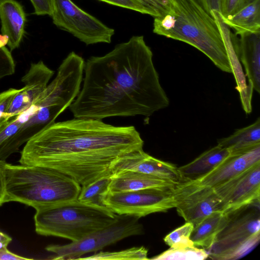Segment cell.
<instances>
[{
    "label": "cell",
    "instance_id": "cell-18",
    "mask_svg": "<svg viewBox=\"0 0 260 260\" xmlns=\"http://www.w3.org/2000/svg\"><path fill=\"white\" fill-rule=\"evenodd\" d=\"M111 177V181L108 191L111 192L134 191L151 188L172 189L177 184L152 175L132 171H119L112 174Z\"/></svg>",
    "mask_w": 260,
    "mask_h": 260
},
{
    "label": "cell",
    "instance_id": "cell-20",
    "mask_svg": "<svg viewBox=\"0 0 260 260\" xmlns=\"http://www.w3.org/2000/svg\"><path fill=\"white\" fill-rule=\"evenodd\" d=\"M228 219V214L215 212L194 226L190 235L194 246L208 250L218 234L226 224Z\"/></svg>",
    "mask_w": 260,
    "mask_h": 260
},
{
    "label": "cell",
    "instance_id": "cell-36",
    "mask_svg": "<svg viewBox=\"0 0 260 260\" xmlns=\"http://www.w3.org/2000/svg\"><path fill=\"white\" fill-rule=\"evenodd\" d=\"M11 241L12 238L10 236L0 231V248L7 246Z\"/></svg>",
    "mask_w": 260,
    "mask_h": 260
},
{
    "label": "cell",
    "instance_id": "cell-2",
    "mask_svg": "<svg viewBox=\"0 0 260 260\" xmlns=\"http://www.w3.org/2000/svg\"><path fill=\"white\" fill-rule=\"evenodd\" d=\"M143 145L134 126L74 118L54 122L35 134L26 143L19 161L55 169L83 186L111 175L119 159Z\"/></svg>",
    "mask_w": 260,
    "mask_h": 260
},
{
    "label": "cell",
    "instance_id": "cell-26",
    "mask_svg": "<svg viewBox=\"0 0 260 260\" xmlns=\"http://www.w3.org/2000/svg\"><path fill=\"white\" fill-rule=\"evenodd\" d=\"M193 229L192 223L186 222L184 224L167 235L164 238V241L170 248L193 246L190 240Z\"/></svg>",
    "mask_w": 260,
    "mask_h": 260
},
{
    "label": "cell",
    "instance_id": "cell-27",
    "mask_svg": "<svg viewBox=\"0 0 260 260\" xmlns=\"http://www.w3.org/2000/svg\"><path fill=\"white\" fill-rule=\"evenodd\" d=\"M141 4L149 15L154 18L164 16L169 11L171 0H136Z\"/></svg>",
    "mask_w": 260,
    "mask_h": 260
},
{
    "label": "cell",
    "instance_id": "cell-11",
    "mask_svg": "<svg viewBox=\"0 0 260 260\" xmlns=\"http://www.w3.org/2000/svg\"><path fill=\"white\" fill-rule=\"evenodd\" d=\"M213 188L225 213L259 203L260 162Z\"/></svg>",
    "mask_w": 260,
    "mask_h": 260
},
{
    "label": "cell",
    "instance_id": "cell-13",
    "mask_svg": "<svg viewBox=\"0 0 260 260\" xmlns=\"http://www.w3.org/2000/svg\"><path fill=\"white\" fill-rule=\"evenodd\" d=\"M54 73L42 60L31 63L28 72L21 79L24 86L11 102L7 111L8 118L30 106L45 89Z\"/></svg>",
    "mask_w": 260,
    "mask_h": 260
},
{
    "label": "cell",
    "instance_id": "cell-32",
    "mask_svg": "<svg viewBox=\"0 0 260 260\" xmlns=\"http://www.w3.org/2000/svg\"><path fill=\"white\" fill-rule=\"evenodd\" d=\"M37 15H48L51 16L52 11L51 0H30Z\"/></svg>",
    "mask_w": 260,
    "mask_h": 260
},
{
    "label": "cell",
    "instance_id": "cell-14",
    "mask_svg": "<svg viewBox=\"0 0 260 260\" xmlns=\"http://www.w3.org/2000/svg\"><path fill=\"white\" fill-rule=\"evenodd\" d=\"M260 162V145L244 153L231 154L206 174L194 179L213 188Z\"/></svg>",
    "mask_w": 260,
    "mask_h": 260
},
{
    "label": "cell",
    "instance_id": "cell-35",
    "mask_svg": "<svg viewBox=\"0 0 260 260\" xmlns=\"http://www.w3.org/2000/svg\"><path fill=\"white\" fill-rule=\"evenodd\" d=\"M207 11L211 13L213 11L220 12L221 0H200Z\"/></svg>",
    "mask_w": 260,
    "mask_h": 260
},
{
    "label": "cell",
    "instance_id": "cell-24",
    "mask_svg": "<svg viewBox=\"0 0 260 260\" xmlns=\"http://www.w3.org/2000/svg\"><path fill=\"white\" fill-rule=\"evenodd\" d=\"M148 249L143 246L134 247L119 251H100L78 259L144 260L147 259Z\"/></svg>",
    "mask_w": 260,
    "mask_h": 260
},
{
    "label": "cell",
    "instance_id": "cell-34",
    "mask_svg": "<svg viewBox=\"0 0 260 260\" xmlns=\"http://www.w3.org/2000/svg\"><path fill=\"white\" fill-rule=\"evenodd\" d=\"M0 162V206L6 203L4 163Z\"/></svg>",
    "mask_w": 260,
    "mask_h": 260
},
{
    "label": "cell",
    "instance_id": "cell-23",
    "mask_svg": "<svg viewBox=\"0 0 260 260\" xmlns=\"http://www.w3.org/2000/svg\"><path fill=\"white\" fill-rule=\"evenodd\" d=\"M111 181V175H107L82 186L77 199L85 203L103 206L102 197L108 191Z\"/></svg>",
    "mask_w": 260,
    "mask_h": 260
},
{
    "label": "cell",
    "instance_id": "cell-31",
    "mask_svg": "<svg viewBox=\"0 0 260 260\" xmlns=\"http://www.w3.org/2000/svg\"><path fill=\"white\" fill-rule=\"evenodd\" d=\"M110 5L133 10L139 13L148 14L144 7L136 0H99Z\"/></svg>",
    "mask_w": 260,
    "mask_h": 260
},
{
    "label": "cell",
    "instance_id": "cell-30",
    "mask_svg": "<svg viewBox=\"0 0 260 260\" xmlns=\"http://www.w3.org/2000/svg\"><path fill=\"white\" fill-rule=\"evenodd\" d=\"M254 0H221L220 14L222 17L233 15Z\"/></svg>",
    "mask_w": 260,
    "mask_h": 260
},
{
    "label": "cell",
    "instance_id": "cell-3",
    "mask_svg": "<svg viewBox=\"0 0 260 260\" xmlns=\"http://www.w3.org/2000/svg\"><path fill=\"white\" fill-rule=\"evenodd\" d=\"M153 31L195 47L222 71L232 73L217 21L200 0H171L169 11L154 18Z\"/></svg>",
    "mask_w": 260,
    "mask_h": 260
},
{
    "label": "cell",
    "instance_id": "cell-16",
    "mask_svg": "<svg viewBox=\"0 0 260 260\" xmlns=\"http://www.w3.org/2000/svg\"><path fill=\"white\" fill-rule=\"evenodd\" d=\"M240 60L243 63L248 83L260 91V31L246 32L237 39Z\"/></svg>",
    "mask_w": 260,
    "mask_h": 260
},
{
    "label": "cell",
    "instance_id": "cell-10",
    "mask_svg": "<svg viewBox=\"0 0 260 260\" xmlns=\"http://www.w3.org/2000/svg\"><path fill=\"white\" fill-rule=\"evenodd\" d=\"M175 208L193 227L215 212H222L221 201L213 188L194 179L182 180L173 189Z\"/></svg>",
    "mask_w": 260,
    "mask_h": 260
},
{
    "label": "cell",
    "instance_id": "cell-17",
    "mask_svg": "<svg viewBox=\"0 0 260 260\" xmlns=\"http://www.w3.org/2000/svg\"><path fill=\"white\" fill-rule=\"evenodd\" d=\"M1 32L9 37L11 52L18 48L24 34L26 15L23 7L15 0H0Z\"/></svg>",
    "mask_w": 260,
    "mask_h": 260
},
{
    "label": "cell",
    "instance_id": "cell-4",
    "mask_svg": "<svg viewBox=\"0 0 260 260\" xmlns=\"http://www.w3.org/2000/svg\"><path fill=\"white\" fill-rule=\"evenodd\" d=\"M6 202L15 201L35 209L76 200L81 186L72 177L39 165H13L5 162Z\"/></svg>",
    "mask_w": 260,
    "mask_h": 260
},
{
    "label": "cell",
    "instance_id": "cell-33",
    "mask_svg": "<svg viewBox=\"0 0 260 260\" xmlns=\"http://www.w3.org/2000/svg\"><path fill=\"white\" fill-rule=\"evenodd\" d=\"M30 258L24 257L10 251L7 246L0 248V260H29Z\"/></svg>",
    "mask_w": 260,
    "mask_h": 260
},
{
    "label": "cell",
    "instance_id": "cell-7",
    "mask_svg": "<svg viewBox=\"0 0 260 260\" xmlns=\"http://www.w3.org/2000/svg\"><path fill=\"white\" fill-rule=\"evenodd\" d=\"M139 218L128 215H118L117 220L76 241L66 245H49L46 250L54 254L53 259H78L82 255L96 252L125 238L143 233Z\"/></svg>",
    "mask_w": 260,
    "mask_h": 260
},
{
    "label": "cell",
    "instance_id": "cell-5",
    "mask_svg": "<svg viewBox=\"0 0 260 260\" xmlns=\"http://www.w3.org/2000/svg\"><path fill=\"white\" fill-rule=\"evenodd\" d=\"M37 234L76 241L115 221L118 215L104 206L85 203L78 199L36 209Z\"/></svg>",
    "mask_w": 260,
    "mask_h": 260
},
{
    "label": "cell",
    "instance_id": "cell-19",
    "mask_svg": "<svg viewBox=\"0 0 260 260\" xmlns=\"http://www.w3.org/2000/svg\"><path fill=\"white\" fill-rule=\"evenodd\" d=\"M230 155L228 149L217 145L178 170L182 180L194 179L209 172Z\"/></svg>",
    "mask_w": 260,
    "mask_h": 260
},
{
    "label": "cell",
    "instance_id": "cell-22",
    "mask_svg": "<svg viewBox=\"0 0 260 260\" xmlns=\"http://www.w3.org/2000/svg\"><path fill=\"white\" fill-rule=\"evenodd\" d=\"M221 17L236 36L260 31V0H254L233 15Z\"/></svg>",
    "mask_w": 260,
    "mask_h": 260
},
{
    "label": "cell",
    "instance_id": "cell-28",
    "mask_svg": "<svg viewBox=\"0 0 260 260\" xmlns=\"http://www.w3.org/2000/svg\"><path fill=\"white\" fill-rule=\"evenodd\" d=\"M15 68L16 64L11 51L6 47L0 49V80L13 75Z\"/></svg>",
    "mask_w": 260,
    "mask_h": 260
},
{
    "label": "cell",
    "instance_id": "cell-21",
    "mask_svg": "<svg viewBox=\"0 0 260 260\" xmlns=\"http://www.w3.org/2000/svg\"><path fill=\"white\" fill-rule=\"evenodd\" d=\"M217 145L228 149L231 154L244 153L260 145L259 117L252 124L218 140Z\"/></svg>",
    "mask_w": 260,
    "mask_h": 260
},
{
    "label": "cell",
    "instance_id": "cell-37",
    "mask_svg": "<svg viewBox=\"0 0 260 260\" xmlns=\"http://www.w3.org/2000/svg\"><path fill=\"white\" fill-rule=\"evenodd\" d=\"M9 37L6 35L0 34V49L5 47L9 42Z\"/></svg>",
    "mask_w": 260,
    "mask_h": 260
},
{
    "label": "cell",
    "instance_id": "cell-15",
    "mask_svg": "<svg viewBox=\"0 0 260 260\" xmlns=\"http://www.w3.org/2000/svg\"><path fill=\"white\" fill-rule=\"evenodd\" d=\"M211 13L217 21L224 42L232 68V73L237 84L235 88L239 92L241 101H248L252 98L254 89L251 85L247 84L246 82L240 62L236 35L231 32L230 28L223 22L219 12L213 11Z\"/></svg>",
    "mask_w": 260,
    "mask_h": 260
},
{
    "label": "cell",
    "instance_id": "cell-8",
    "mask_svg": "<svg viewBox=\"0 0 260 260\" xmlns=\"http://www.w3.org/2000/svg\"><path fill=\"white\" fill-rule=\"evenodd\" d=\"M53 23L86 45L110 43L114 30L86 12L71 0H51Z\"/></svg>",
    "mask_w": 260,
    "mask_h": 260
},
{
    "label": "cell",
    "instance_id": "cell-9",
    "mask_svg": "<svg viewBox=\"0 0 260 260\" xmlns=\"http://www.w3.org/2000/svg\"><path fill=\"white\" fill-rule=\"evenodd\" d=\"M173 188L107 191L102 197V203L116 214L132 215L140 218L175 208Z\"/></svg>",
    "mask_w": 260,
    "mask_h": 260
},
{
    "label": "cell",
    "instance_id": "cell-12",
    "mask_svg": "<svg viewBox=\"0 0 260 260\" xmlns=\"http://www.w3.org/2000/svg\"><path fill=\"white\" fill-rule=\"evenodd\" d=\"M132 171L152 175L176 184L182 180L175 165L153 157L143 149L131 152L119 159L111 171V175L121 171Z\"/></svg>",
    "mask_w": 260,
    "mask_h": 260
},
{
    "label": "cell",
    "instance_id": "cell-25",
    "mask_svg": "<svg viewBox=\"0 0 260 260\" xmlns=\"http://www.w3.org/2000/svg\"><path fill=\"white\" fill-rule=\"evenodd\" d=\"M208 258L205 249L196 246L170 248L160 254L152 258L159 260H202Z\"/></svg>",
    "mask_w": 260,
    "mask_h": 260
},
{
    "label": "cell",
    "instance_id": "cell-29",
    "mask_svg": "<svg viewBox=\"0 0 260 260\" xmlns=\"http://www.w3.org/2000/svg\"><path fill=\"white\" fill-rule=\"evenodd\" d=\"M21 90L10 88L0 92V123L8 118L7 111L15 95Z\"/></svg>",
    "mask_w": 260,
    "mask_h": 260
},
{
    "label": "cell",
    "instance_id": "cell-6",
    "mask_svg": "<svg viewBox=\"0 0 260 260\" xmlns=\"http://www.w3.org/2000/svg\"><path fill=\"white\" fill-rule=\"evenodd\" d=\"M226 214V224L207 250L208 258L212 259L241 258L251 252L259 242V203Z\"/></svg>",
    "mask_w": 260,
    "mask_h": 260
},
{
    "label": "cell",
    "instance_id": "cell-1",
    "mask_svg": "<svg viewBox=\"0 0 260 260\" xmlns=\"http://www.w3.org/2000/svg\"><path fill=\"white\" fill-rule=\"evenodd\" d=\"M152 57L142 36L132 37L104 55L89 57L82 86L69 107L74 118L149 117L167 108L169 100Z\"/></svg>",
    "mask_w": 260,
    "mask_h": 260
}]
</instances>
